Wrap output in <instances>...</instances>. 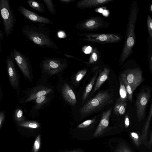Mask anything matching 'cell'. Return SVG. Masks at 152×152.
<instances>
[{
    "mask_svg": "<svg viewBox=\"0 0 152 152\" xmlns=\"http://www.w3.org/2000/svg\"><path fill=\"white\" fill-rule=\"evenodd\" d=\"M139 11L138 3L134 0L130 7L124 41L119 58L120 66L123 64L133 53L136 42L135 30Z\"/></svg>",
    "mask_w": 152,
    "mask_h": 152,
    "instance_id": "1",
    "label": "cell"
},
{
    "mask_svg": "<svg viewBox=\"0 0 152 152\" xmlns=\"http://www.w3.org/2000/svg\"><path fill=\"white\" fill-rule=\"evenodd\" d=\"M44 24L26 25L21 29L24 36L36 45L44 48L57 49L58 47L52 39L50 31Z\"/></svg>",
    "mask_w": 152,
    "mask_h": 152,
    "instance_id": "2",
    "label": "cell"
},
{
    "mask_svg": "<svg viewBox=\"0 0 152 152\" xmlns=\"http://www.w3.org/2000/svg\"><path fill=\"white\" fill-rule=\"evenodd\" d=\"M113 100V94L109 90L99 92L83 105L79 110V114L82 118L88 116L111 104Z\"/></svg>",
    "mask_w": 152,
    "mask_h": 152,
    "instance_id": "3",
    "label": "cell"
},
{
    "mask_svg": "<svg viewBox=\"0 0 152 152\" xmlns=\"http://www.w3.org/2000/svg\"><path fill=\"white\" fill-rule=\"evenodd\" d=\"M68 66L67 60L65 58L46 57L40 64L42 73L49 77L63 72Z\"/></svg>",
    "mask_w": 152,
    "mask_h": 152,
    "instance_id": "4",
    "label": "cell"
},
{
    "mask_svg": "<svg viewBox=\"0 0 152 152\" xmlns=\"http://www.w3.org/2000/svg\"><path fill=\"white\" fill-rule=\"evenodd\" d=\"M0 13L5 36L9 37L13 31L16 19L8 0H0Z\"/></svg>",
    "mask_w": 152,
    "mask_h": 152,
    "instance_id": "5",
    "label": "cell"
},
{
    "mask_svg": "<svg viewBox=\"0 0 152 152\" xmlns=\"http://www.w3.org/2000/svg\"><path fill=\"white\" fill-rule=\"evenodd\" d=\"M82 40L88 43L99 44L114 43L121 41L122 37L117 34L78 33Z\"/></svg>",
    "mask_w": 152,
    "mask_h": 152,
    "instance_id": "6",
    "label": "cell"
},
{
    "mask_svg": "<svg viewBox=\"0 0 152 152\" xmlns=\"http://www.w3.org/2000/svg\"><path fill=\"white\" fill-rule=\"evenodd\" d=\"M53 89L51 87L40 85L23 91L19 95L18 102L20 104L34 101L37 97L52 93Z\"/></svg>",
    "mask_w": 152,
    "mask_h": 152,
    "instance_id": "7",
    "label": "cell"
},
{
    "mask_svg": "<svg viewBox=\"0 0 152 152\" xmlns=\"http://www.w3.org/2000/svg\"><path fill=\"white\" fill-rule=\"evenodd\" d=\"M10 55L26 79L31 82L33 80L32 66L28 57L20 51L13 49Z\"/></svg>",
    "mask_w": 152,
    "mask_h": 152,
    "instance_id": "8",
    "label": "cell"
},
{
    "mask_svg": "<svg viewBox=\"0 0 152 152\" xmlns=\"http://www.w3.org/2000/svg\"><path fill=\"white\" fill-rule=\"evenodd\" d=\"M109 23L104 18L100 16L90 17L80 21L75 26L77 30L87 31H94L106 28Z\"/></svg>",
    "mask_w": 152,
    "mask_h": 152,
    "instance_id": "9",
    "label": "cell"
},
{
    "mask_svg": "<svg viewBox=\"0 0 152 152\" xmlns=\"http://www.w3.org/2000/svg\"><path fill=\"white\" fill-rule=\"evenodd\" d=\"M7 76L10 85L15 90L17 95L21 92L19 74L15 62L10 55L7 56L6 60Z\"/></svg>",
    "mask_w": 152,
    "mask_h": 152,
    "instance_id": "10",
    "label": "cell"
},
{
    "mask_svg": "<svg viewBox=\"0 0 152 152\" xmlns=\"http://www.w3.org/2000/svg\"><path fill=\"white\" fill-rule=\"evenodd\" d=\"M151 90L148 88L142 89L138 95L135 102L137 118L140 122L144 118L145 109L150 99Z\"/></svg>",
    "mask_w": 152,
    "mask_h": 152,
    "instance_id": "11",
    "label": "cell"
},
{
    "mask_svg": "<svg viewBox=\"0 0 152 152\" xmlns=\"http://www.w3.org/2000/svg\"><path fill=\"white\" fill-rule=\"evenodd\" d=\"M124 73L127 82L134 92L144 80L141 69L139 67L129 69H126Z\"/></svg>",
    "mask_w": 152,
    "mask_h": 152,
    "instance_id": "12",
    "label": "cell"
},
{
    "mask_svg": "<svg viewBox=\"0 0 152 152\" xmlns=\"http://www.w3.org/2000/svg\"><path fill=\"white\" fill-rule=\"evenodd\" d=\"M18 11L25 18L31 21L39 24H51L53 22L49 19L37 14L26 9L22 6H20L18 8Z\"/></svg>",
    "mask_w": 152,
    "mask_h": 152,
    "instance_id": "13",
    "label": "cell"
},
{
    "mask_svg": "<svg viewBox=\"0 0 152 152\" xmlns=\"http://www.w3.org/2000/svg\"><path fill=\"white\" fill-rule=\"evenodd\" d=\"M111 113V108L106 110L103 113L102 115L100 122L93 134L94 137H96L103 134L108 126Z\"/></svg>",
    "mask_w": 152,
    "mask_h": 152,
    "instance_id": "14",
    "label": "cell"
},
{
    "mask_svg": "<svg viewBox=\"0 0 152 152\" xmlns=\"http://www.w3.org/2000/svg\"><path fill=\"white\" fill-rule=\"evenodd\" d=\"M113 0H81L77 2L76 7L80 9L95 8L113 1Z\"/></svg>",
    "mask_w": 152,
    "mask_h": 152,
    "instance_id": "15",
    "label": "cell"
},
{
    "mask_svg": "<svg viewBox=\"0 0 152 152\" xmlns=\"http://www.w3.org/2000/svg\"><path fill=\"white\" fill-rule=\"evenodd\" d=\"M61 94L65 100L72 106H75L77 103L75 94L70 86L67 83H64L61 88Z\"/></svg>",
    "mask_w": 152,
    "mask_h": 152,
    "instance_id": "16",
    "label": "cell"
},
{
    "mask_svg": "<svg viewBox=\"0 0 152 152\" xmlns=\"http://www.w3.org/2000/svg\"><path fill=\"white\" fill-rule=\"evenodd\" d=\"M52 93L37 97L34 100V104L30 112L31 115H34L45 106L50 101Z\"/></svg>",
    "mask_w": 152,
    "mask_h": 152,
    "instance_id": "17",
    "label": "cell"
},
{
    "mask_svg": "<svg viewBox=\"0 0 152 152\" xmlns=\"http://www.w3.org/2000/svg\"><path fill=\"white\" fill-rule=\"evenodd\" d=\"M110 70L107 68L104 67L99 75L96 80L94 87L91 93L92 95L99 88L108 77Z\"/></svg>",
    "mask_w": 152,
    "mask_h": 152,
    "instance_id": "18",
    "label": "cell"
},
{
    "mask_svg": "<svg viewBox=\"0 0 152 152\" xmlns=\"http://www.w3.org/2000/svg\"><path fill=\"white\" fill-rule=\"evenodd\" d=\"M152 116V104L151 103L148 114V117L143 127L141 136V141L144 144H145L147 137V134L150 123Z\"/></svg>",
    "mask_w": 152,
    "mask_h": 152,
    "instance_id": "19",
    "label": "cell"
},
{
    "mask_svg": "<svg viewBox=\"0 0 152 152\" xmlns=\"http://www.w3.org/2000/svg\"><path fill=\"white\" fill-rule=\"evenodd\" d=\"M98 72V71L96 72L89 83L86 87L82 97V105L85 103L86 100H87L90 92L92 90L96 80Z\"/></svg>",
    "mask_w": 152,
    "mask_h": 152,
    "instance_id": "20",
    "label": "cell"
},
{
    "mask_svg": "<svg viewBox=\"0 0 152 152\" xmlns=\"http://www.w3.org/2000/svg\"><path fill=\"white\" fill-rule=\"evenodd\" d=\"M127 106L126 102H123L119 98L118 99L114 107V112L118 115H122L125 112Z\"/></svg>",
    "mask_w": 152,
    "mask_h": 152,
    "instance_id": "21",
    "label": "cell"
},
{
    "mask_svg": "<svg viewBox=\"0 0 152 152\" xmlns=\"http://www.w3.org/2000/svg\"><path fill=\"white\" fill-rule=\"evenodd\" d=\"M87 72L86 69H82L78 71L74 75L71 79L74 86H77L80 82Z\"/></svg>",
    "mask_w": 152,
    "mask_h": 152,
    "instance_id": "22",
    "label": "cell"
},
{
    "mask_svg": "<svg viewBox=\"0 0 152 152\" xmlns=\"http://www.w3.org/2000/svg\"><path fill=\"white\" fill-rule=\"evenodd\" d=\"M100 56L99 51L96 47H95L92 50L88 61L86 63L88 65L95 64L100 59Z\"/></svg>",
    "mask_w": 152,
    "mask_h": 152,
    "instance_id": "23",
    "label": "cell"
},
{
    "mask_svg": "<svg viewBox=\"0 0 152 152\" xmlns=\"http://www.w3.org/2000/svg\"><path fill=\"white\" fill-rule=\"evenodd\" d=\"M27 2L29 6L34 10L42 13L45 12V8L42 3L33 0H28Z\"/></svg>",
    "mask_w": 152,
    "mask_h": 152,
    "instance_id": "24",
    "label": "cell"
},
{
    "mask_svg": "<svg viewBox=\"0 0 152 152\" xmlns=\"http://www.w3.org/2000/svg\"><path fill=\"white\" fill-rule=\"evenodd\" d=\"M121 78L125 87L127 93V99L131 102H132L133 92L132 91L131 86L127 82L125 77L124 73H122L120 76Z\"/></svg>",
    "mask_w": 152,
    "mask_h": 152,
    "instance_id": "25",
    "label": "cell"
},
{
    "mask_svg": "<svg viewBox=\"0 0 152 152\" xmlns=\"http://www.w3.org/2000/svg\"><path fill=\"white\" fill-rule=\"evenodd\" d=\"M20 126L31 129H35L40 127V124L38 122L33 121H24L18 123Z\"/></svg>",
    "mask_w": 152,
    "mask_h": 152,
    "instance_id": "26",
    "label": "cell"
},
{
    "mask_svg": "<svg viewBox=\"0 0 152 152\" xmlns=\"http://www.w3.org/2000/svg\"><path fill=\"white\" fill-rule=\"evenodd\" d=\"M120 87L119 93L120 99L123 102H126L127 99V93L124 84L120 77H119Z\"/></svg>",
    "mask_w": 152,
    "mask_h": 152,
    "instance_id": "27",
    "label": "cell"
},
{
    "mask_svg": "<svg viewBox=\"0 0 152 152\" xmlns=\"http://www.w3.org/2000/svg\"><path fill=\"white\" fill-rule=\"evenodd\" d=\"M148 58L150 72L152 71V40L148 37L147 40Z\"/></svg>",
    "mask_w": 152,
    "mask_h": 152,
    "instance_id": "28",
    "label": "cell"
},
{
    "mask_svg": "<svg viewBox=\"0 0 152 152\" xmlns=\"http://www.w3.org/2000/svg\"><path fill=\"white\" fill-rule=\"evenodd\" d=\"M14 118L18 123L25 121V118L23 115L22 110L19 107L16 106L14 111Z\"/></svg>",
    "mask_w": 152,
    "mask_h": 152,
    "instance_id": "29",
    "label": "cell"
},
{
    "mask_svg": "<svg viewBox=\"0 0 152 152\" xmlns=\"http://www.w3.org/2000/svg\"><path fill=\"white\" fill-rule=\"evenodd\" d=\"M48 10L50 13L54 15L56 13V10L53 1L51 0H43Z\"/></svg>",
    "mask_w": 152,
    "mask_h": 152,
    "instance_id": "30",
    "label": "cell"
},
{
    "mask_svg": "<svg viewBox=\"0 0 152 152\" xmlns=\"http://www.w3.org/2000/svg\"><path fill=\"white\" fill-rule=\"evenodd\" d=\"M130 136L136 146L138 147L141 143V139L139 134L136 132H131L130 133Z\"/></svg>",
    "mask_w": 152,
    "mask_h": 152,
    "instance_id": "31",
    "label": "cell"
},
{
    "mask_svg": "<svg viewBox=\"0 0 152 152\" xmlns=\"http://www.w3.org/2000/svg\"><path fill=\"white\" fill-rule=\"evenodd\" d=\"M147 24L148 34V37L152 40V19L149 15L147 16Z\"/></svg>",
    "mask_w": 152,
    "mask_h": 152,
    "instance_id": "32",
    "label": "cell"
},
{
    "mask_svg": "<svg viewBox=\"0 0 152 152\" xmlns=\"http://www.w3.org/2000/svg\"><path fill=\"white\" fill-rule=\"evenodd\" d=\"M41 136L39 134L36 137L33 145V152H38L41 145Z\"/></svg>",
    "mask_w": 152,
    "mask_h": 152,
    "instance_id": "33",
    "label": "cell"
},
{
    "mask_svg": "<svg viewBox=\"0 0 152 152\" xmlns=\"http://www.w3.org/2000/svg\"><path fill=\"white\" fill-rule=\"evenodd\" d=\"M95 120V118H93L86 120L78 125L77 126V127L78 129H83L86 128L93 123Z\"/></svg>",
    "mask_w": 152,
    "mask_h": 152,
    "instance_id": "34",
    "label": "cell"
},
{
    "mask_svg": "<svg viewBox=\"0 0 152 152\" xmlns=\"http://www.w3.org/2000/svg\"><path fill=\"white\" fill-rule=\"evenodd\" d=\"M115 152H132L128 146L125 143L120 144Z\"/></svg>",
    "mask_w": 152,
    "mask_h": 152,
    "instance_id": "35",
    "label": "cell"
},
{
    "mask_svg": "<svg viewBox=\"0 0 152 152\" xmlns=\"http://www.w3.org/2000/svg\"><path fill=\"white\" fill-rule=\"evenodd\" d=\"M5 117V113L4 111L0 112V128L2 125V123L4 120Z\"/></svg>",
    "mask_w": 152,
    "mask_h": 152,
    "instance_id": "36",
    "label": "cell"
},
{
    "mask_svg": "<svg viewBox=\"0 0 152 152\" xmlns=\"http://www.w3.org/2000/svg\"><path fill=\"white\" fill-rule=\"evenodd\" d=\"M124 124L126 128H127L129 125V120L128 115L125 116L124 120Z\"/></svg>",
    "mask_w": 152,
    "mask_h": 152,
    "instance_id": "37",
    "label": "cell"
},
{
    "mask_svg": "<svg viewBox=\"0 0 152 152\" xmlns=\"http://www.w3.org/2000/svg\"><path fill=\"white\" fill-rule=\"evenodd\" d=\"M74 0H60L59 1L62 3L69 4L74 1Z\"/></svg>",
    "mask_w": 152,
    "mask_h": 152,
    "instance_id": "38",
    "label": "cell"
},
{
    "mask_svg": "<svg viewBox=\"0 0 152 152\" xmlns=\"http://www.w3.org/2000/svg\"><path fill=\"white\" fill-rule=\"evenodd\" d=\"M84 151L81 149H77L64 152H84Z\"/></svg>",
    "mask_w": 152,
    "mask_h": 152,
    "instance_id": "39",
    "label": "cell"
},
{
    "mask_svg": "<svg viewBox=\"0 0 152 152\" xmlns=\"http://www.w3.org/2000/svg\"><path fill=\"white\" fill-rule=\"evenodd\" d=\"M152 133H151L150 136V140H149V141L148 142V146L149 148H150L152 144Z\"/></svg>",
    "mask_w": 152,
    "mask_h": 152,
    "instance_id": "40",
    "label": "cell"
},
{
    "mask_svg": "<svg viewBox=\"0 0 152 152\" xmlns=\"http://www.w3.org/2000/svg\"><path fill=\"white\" fill-rule=\"evenodd\" d=\"M1 24V22L0 20V25ZM4 37V34L3 32L1 31L0 28V39L1 40H2L3 38Z\"/></svg>",
    "mask_w": 152,
    "mask_h": 152,
    "instance_id": "41",
    "label": "cell"
},
{
    "mask_svg": "<svg viewBox=\"0 0 152 152\" xmlns=\"http://www.w3.org/2000/svg\"><path fill=\"white\" fill-rule=\"evenodd\" d=\"M4 97L0 85V100L2 99Z\"/></svg>",
    "mask_w": 152,
    "mask_h": 152,
    "instance_id": "42",
    "label": "cell"
},
{
    "mask_svg": "<svg viewBox=\"0 0 152 152\" xmlns=\"http://www.w3.org/2000/svg\"><path fill=\"white\" fill-rule=\"evenodd\" d=\"M149 10L151 13L152 12V4L151 3L149 5Z\"/></svg>",
    "mask_w": 152,
    "mask_h": 152,
    "instance_id": "43",
    "label": "cell"
},
{
    "mask_svg": "<svg viewBox=\"0 0 152 152\" xmlns=\"http://www.w3.org/2000/svg\"><path fill=\"white\" fill-rule=\"evenodd\" d=\"M2 51V46L1 42V40L0 39V54H1Z\"/></svg>",
    "mask_w": 152,
    "mask_h": 152,
    "instance_id": "44",
    "label": "cell"
}]
</instances>
